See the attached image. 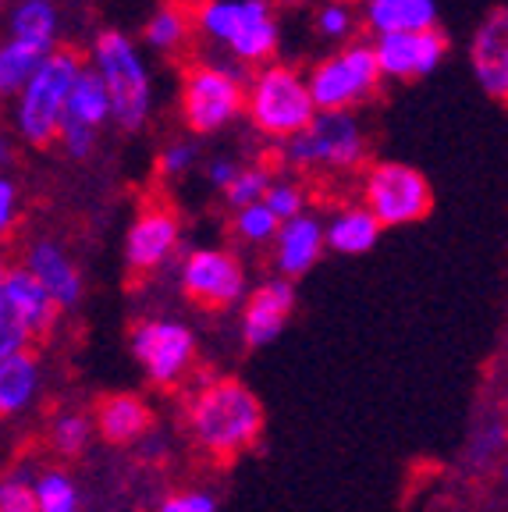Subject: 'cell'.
Returning <instances> with one entry per match:
<instances>
[{"instance_id": "cell-22", "label": "cell", "mask_w": 508, "mask_h": 512, "mask_svg": "<svg viewBox=\"0 0 508 512\" xmlns=\"http://www.w3.org/2000/svg\"><path fill=\"white\" fill-rule=\"evenodd\" d=\"M381 232L384 224L363 203L359 207H342L327 217V249L342 256H363L377 246Z\"/></svg>"}, {"instance_id": "cell-16", "label": "cell", "mask_w": 508, "mask_h": 512, "mask_svg": "<svg viewBox=\"0 0 508 512\" xmlns=\"http://www.w3.org/2000/svg\"><path fill=\"white\" fill-rule=\"evenodd\" d=\"M469 72L491 100L508 104V4L480 18L469 40Z\"/></svg>"}, {"instance_id": "cell-11", "label": "cell", "mask_w": 508, "mask_h": 512, "mask_svg": "<svg viewBox=\"0 0 508 512\" xmlns=\"http://www.w3.org/2000/svg\"><path fill=\"white\" fill-rule=\"evenodd\" d=\"M178 285L185 299L203 310H231L246 303V267L235 253L221 246L192 249L178 267Z\"/></svg>"}, {"instance_id": "cell-37", "label": "cell", "mask_w": 508, "mask_h": 512, "mask_svg": "<svg viewBox=\"0 0 508 512\" xmlns=\"http://www.w3.org/2000/svg\"><path fill=\"white\" fill-rule=\"evenodd\" d=\"M15 217H18V189L8 175L0 178V232L8 235L15 228Z\"/></svg>"}, {"instance_id": "cell-34", "label": "cell", "mask_w": 508, "mask_h": 512, "mask_svg": "<svg viewBox=\"0 0 508 512\" xmlns=\"http://www.w3.org/2000/svg\"><path fill=\"white\" fill-rule=\"evenodd\" d=\"M0 512H40V498H36V480L29 473H8L0 484Z\"/></svg>"}, {"instance_id": "cell-19", "label": "cell", "mask_w": 508, "mask_h": 512, "mask_svg": "<svg viewBox=\"0 0 508 512\" xmlns=\"http://www.w3.org/2000/svg\"><path fill=\"white\" fill-rule=\"evenodd\" d=\"M22 264L29 267V274L47 288L54 303L61 310H75L82 299V274L72 264V256L64 253L54 239H36L25 246Z\"/></svg>"}, {"instance_id": "cell-5", "label": "cell", "mask_w": 508, "mask_h": 512, "mask_svg": "<svg viewBox=\"0 0 508 512\" xmlns=\"http://www.w3.org/2000/svg\"><path fill=\"white\" fill-rule=\"evenodd\" d=\"M82 72H86V61L75 50L61 47L15 96V132L25 146L43 150V146L57 143L68 100H72Z\"/></svg>"}, {"instance_id": "cell-33", "label": "cell", "mask_w": 508, "mask_h": 512, "mask_svg": "<svg viewBox=\"0 0 508 512\" xmlns=\"http://www.w3.org/2000/svg\"><path fill=\"white\" fill-rule=\"evenodd\" d=\"M199 164V139H171L157 153V175L160 178H182Z\"/></svg>"}, {"instance_id": "cell-39", "label": "cell", "mask_w": 508, "mask_h": 512, "mask_svg": "<svg viewBox=\"0 0 508 512\" xmlns=\"http://www.w3.org/2000/svg\"><path fill=\"white\" fill-rule=\"evenodd\" d=\"M160 4H182V8H189V4H203V0H160Z\"/></svg>"}, {"instance_id": "cell-41", "label": "cell", "mask_w": 508, "mask_h": 512, "mask_svg": "<svg viewBox=\"0 0 508 512\" xmlns=\"http://www.w3.org/2000/svg\"><path fill=\"white\" fill-rule=\"evenodd\" d=\"M285 4H310V0H285ZM320 4H324V0H320Z\"/></svg>"}, {"instance_id": "cell-31", "label": "cell", "mask_w": 508, "mask_h": 512, "mask_svg": "<svg viewBox=\"0 0 508 512\" xmlns=\"http://www.w3.org/2000/svg\"><path fill=\"white\" fill-rule=\"evenodd\" d=\"M505 448H508V424H501V420H480L473 438H469L466 459H469V466L487 470Z\"/></svg>"}, {"instance_id": "cell-26", "label": "cell", "mask_w": 508, "mask_h": 512, "mask_svg": "<svg viewBox=\"0 0 508 512\" xmlns=\"http://www.w3.org/2000/svg\"><path fill=\"white\" fill-rule=\"evenodd\" d=\"M196 15L182 4H157L143 22V43L157 54H178L189 43Z\"/></svg>"}, {"instance_id": "cell-12", "label": "cell", "mask_w": 508, "mask_h": 512, "mask_svg": "<svg viewBox=\"0 0 508 512\" xmlns=\"http://www.w3.org/2000/svg\"><path fill=\"white\" fill-rule=\"evenodd\" d=\"M114 121L111 93H107V82L100 79L93 64H86L82 79L75 82V93L68 100V114H64L61 136L57 143L64 146V153L72 160H86L96 150V139H100V128Z\"/></svg>"}, {"instance_id": "cell-13", "label": "cell", "mask_w": 508, "mask_h": 512, "mask_svg": "<svg viewBox=\"0 0 508 512\" xmlns=\"http://www.w3.org/2000/svg\"><path fill=\"white\" fill-rule=\"evenodd\" d=\"M448 36L441 29H423V32H391V36H374L377 61H381L384 79L409 82V79H427L441 68L448 57Z\"/></svg>"}, {"instance_id": "cell-15", "label": "cell", "mask_w": 508, "mask_h": 512, "mask_svg": "<svg viewBox=\"0 0 508 512\" xmlns=\"http://www.w3.org/2000/svg\"><path fill=\"white\" fill-rule=\"evenodd\" d=\"M182 246V221L171 207H146L125 235V264L135 274L164 267Z\"/></svg>"}, {"instance_id": "cell-24", "label": "cell", "mask_w": 508, "mask_h": 512, "mask_svg": "<svg viewBox=\"0 0 508 512\" xmlns=\"http://www.w3.org/2000/svg\"><path fill=\"white\" fill-rule=\"evenodd\" d=\"M57 32H61V15H57L54 0H15L8 18V36L40 43L47 50H61L57 47Z\"/></svg>"}, {"instance_id": "cell-30", "label": "cell", "mask_w": 508, "mask_h": 512, "mask_svg": "<svg viewBox=\"0 0 508 512\" xmlns=\"http://www.w3.org/2000/svg\"><path fill=\"white\" fill-rule=\"evenodd\" d=\"M93 431H96V424L86 413H61L54 424H50V445H54V452H61V456H79V452H86Z\"/></svg>"}, {"instance_id": "cell-32", "label": "cell", "mask_w": 508, "mask_h": 512, "mask_svg": "<svg viewBox=\"0 0 508 512\" xmlns=\"http://www.w3.org/2000/svg\"><path fill=\"white\" fill-rule=\"evenodd\" d=\"M313 25H317L320 40L345 43V40H352V32H356V11H352V4H345V0H324L317 8Z\"/></svg>"}, {"instance_id": "cell-18", "label": "cell", "mask_w": 508, "mask_h": 512, "mask_svg": "<svg viewBox=\"0 0 508 512\" xmlns=\"http://www.w3.org/2000/svg\"><path fill=\"white\" fill-rule=\"evenodd\" d=\"M327 253V221H320L317 214L295 217V221L281 224L278 239H274V267L278 278H306L313 267L320 264V256Z\"/></svg>"}, {"instance_id": "cell-7", "label": "cell", "mask_w": 508, "mask_h": 512, "mask_svg": "<svg viewBox=\"0 0 508 512\" xmlns=\"http://www.w3.org/2000/svg\"><path fill=\"white\" fill-rule=\"evenodd\" d=\"M306 79H310V93L317 111L334 114L366 104L381 89L384 72H381V61H377L374 43L352 40L334 50V54L320 57Z\"/></svg>"}, {"instance_id": "cell-20", "label": "cell", "mask_w": 508, "mask_h": 512, "mask_svg": "<svg viewBox=\"0 0 508 512\" xmlns=\"http://www.w3.org/2000/svg\"><path fill=\"white\" fill-rule=\"evenodd\" d=\"M93 424H96V434L104 441H111V445H132V441H139L150 431L153 416H150V406H146L139 395L118 392L96 402Z\"/></svg>"}, {"instance_id": "cell-29", "label": "cell", "mask_w": 508, "mask_h": 512, "mask_svg": "<svg viewBox=\"0 0 508 512\" xmlns=\"http://www.w3.org/2000/svg\"><path fill=\"white\" fill-rule=\"evenodd\" d=\"M270 185H274V175L260 164H242V171L235 175V182L224 189V203L231 210H246L253 203H263L267 200Z\"/></svg>"}, {"instance_id": "cell-27", "label": "cell", "mask_w": 508, "mask_h": 512, "mask_svg": "<svg viewBox=\"0 0 508 512\" xmlns=\"http://www.w3.org/2000/svg\"><path fill=\"white\" fill-rule=\"evenodd\" d=\"M36 498H40V512H79L82 505L75 480L64 470L36 473Z\"/></svg>"}, {"instance_id": "cell-2", "label": "cell", "mask_w": 508, "mask_h": 512, "mask_svg": "<svg viewBox=\"0 0 508 512\" xmlns=\"http://www.w3.org/2000/svg\"><path fill=\"white\" fill-rule=\"evenodd\" d=\"M93 68L107 82L114 107V128L121 132H139L153 114V72L146 64L139 43L125 29H104L93 40Z\"/></svg>"}, {"instance_id": "cell-38", "label": "cell", "mask_w": 508, "mask_h": 512, "mask_svg": "<svg viewBox=\"0 0 508 512\" xmlns=\"http://www.w3.org/2000/svg\"><path fill=\"white\" fill-rule=\"evenodd\" d=\"M242 171V164L239 160H231V157H214L207 164V182L214 185V189H228L231 182H235V175Z\"/></svg>"}, {"instance_id": "cell-3", "label": "cell", "mask_w": 508, "mask_h": 512, "mask_svg": "<svg viewBox=\"0 0 508 512\" xmlns=\"http://www.w3.org/2000/svg\"><path fill=\"white\" fill-rule=\"evenodd\" d=\"M249 125L267 139L288 143L299 132L313 125L317 104H313L310 79L292 64L270 61L249 75V100H246Z\"/></svg>"}, {"instance_id": "cell-6", "label": "cell", "mask_w": 508, "mask_h": 512, "mask_svg": "<svg viewBox=\"0 0 508 512\" xmlns=\"http://www.w3.org/2000/svg\"><path fill=\"white\" fill-rule=\"evenodd\" d=\"M249 100V75L235 64L221 61H196L185 68L182 89H178V107L182 121L192 136H214L224 132L231 121L246 114Z\"/></svg>"}, {"instance_id": "cell-4", "label": "cell", "mask_w": 508, "mask_h": 512, "mask_svg": "<svg viewBox=\"0 0 508 512\" xmlns=\"http://www.w3.org/2000/svg\"><path fill=\"white\" fill-rule=\"evenodd\" d=\"M196 29L210 43L228 47L231 61L263 68L278 54L281 29L270 0H203L196 8Z\"/></svg>"}, {"instance_id": "cell-25", "label": "cell", "mask_w": 508, "mask_h": 512, "mask_svg": "<svg viewBox=\"0 0 508 512\" xmlns=\"http://www.w3.org/2000/svg\"><path fill=\"white\" fill-rule=\"evenodd\" d=\"M54 54L57 50H47V47H40V43H25V40L8 36L4 47H0V93L18 96L29 86L32 75L40 72Z\"/></svg>"}, {"instance_id": "cell-9", "label": "cell", "mask_w": 508, "mask_h": 512, "mask_svg": "<svg viewBox=\"0 0 508 512\" xmlns=\"http://www.w3.org/2000/svg\"><path fill=\"white\" fill-rule=\"evenodd\" d=\"M434 189L427 175L405 160H377L363 175V207L384 228H405L430 214Z\"/></svg>"}, {"instance_id": "cell-1", "label": "cell", "mask_w": 508, "mask_h": 512, "mask_svg": "<svg viewBox=\"0 0 508 512\" xmlns=\"http://www.w3.org/2000/svg\"><path fill=\"white\" fill-rule=\"evenodd\" d=\"M189 434L217 459L242 456L263 434L260 399L235 377L207 381L189 402Z\"/></svg>"}, {"instance_id": "cell-28", "label": "cell", "mask_w": 508, "mask_h": 512, "mask_svg": "<svg viewBox=\"0 0 508 512\" xmlns=\"http://www.w3.org/2000/svg\"><path fill=\"white\" fill-rule=\"evenodd\" d=\"M281 224L285 221H281L267 203H253V207H246V210H235L231 228H235V235H239L242 242H249V246H267V242L274 246Z\"/></svg>"}, {"instance_id": "cell-35", "label": "cell", "mask_w": 508, "mask_h": 512, "mask_svg": "<svg viewBox=\"0 0 508 512\" xmlns=\"http://www.w3.org/2000/svg\"><path fill=\"white\" fill-rule=\"evenodd\" d=\"M263 203H267L281 221H295V217L306 214V192H302V185H295L292 178H274V185H270Z\"/></svg>"}, {"instance_id": "cell-42", "label": "cell", "mask_w": 508, "mask_h": 512, "mask_svg": "<svg viewBox=\"0 0 508 512\" xmlns=\"http://www.w3.org/2000/svg\"><path fill=\"white\" fill-rule=\"evenodd\" d=\"M505 420H508V392H505Z\"/></svg>"}, {"instance_id": "cell-10", "label": "cell", "mask_w": 508, "mask_h": 512, "mask_svg": "<svg viewBox=\"0 0 508 512\" xmlns=\"http://www.w3.org/2000/svg\"><path fill=\"white\" fill-rule=\"evenodd\" d=\"M128 349H132L135 363L143 367L146 381L171 388L192 370L196 335H192L189 324L175 317H146L128 335Z\"/></svg>"}, {"instance_id": "cell-14", "label": "cell", "mask_w": 508, "mask_h": 512, "mask_svg": "<svg viewBox=\"0 0 508 512\" xmlns=\"http://www.w3.org/2000/svg\"><path fill=\"white\" fill-rule=\"evenodd\" d=\"M57 313H61V306L54 303V296L40 281L32 278L29 267H4V274H0V324H15V328L29 331L32 338H43L54 331Z\"/></svg>"}, {"instance_id": "cell-36", "label": "cell", "mask_w": 508, "mask_h": 512, "mask_svg": "<svg viewBox=\"0 0 508 512\" xmlns=\"http://www.w3.org/2000/svg\"><path fill=\"white\" fill-rule=\"evenodd\" d=\"M157 512H221L217 495L203 488H189V491H175L157 505Z\"/></svg>"}, {"instance_id": "cell-40", "label": "cell", "mask_w": 508, "mask_h": 512, "mask_svg": "<svg viewBox=\"0 0 508 512\" xmlns=\"http://www.w3.org/2000/svg\"><path fill=\"white\" fill-rule=\"evenodd\" d=\"M501 477L508 480V459H505V463H501Z\"/></svg>"}, {"instance_id": "cell-23", "label": "cell", "mask_w": 508, "mask_h": 512, "mask_svg": "<svg viewBox=\"0 0 508 512\" xmlns=\"http://www.w3.org/2000/svg\"><path fill=\"white\" fill-rule=\"evenodd\" d=\"M40 392V363L32 352H18L0 360V413L18 416L32 406Z\"/></svg>"}, {"instance_id": "cell-8", "label": "cell", "mask_w": 508, "mask_h": 512, "mask_svg": "<svg viewBox=\"0 0 508 512\" xmlns=\"http://www.w3.org/2000/svg\"><path fill=\"white\" fill-rule=\"evenodd\" d=\"M281 157L299 171H356L366 160V132L352 111L317 114L306 132L281 143Z\"/></svg>"}, {"instance_id": "cell-17", "label": "cell", "mask_w": 508, "mask_h": 512, "mask_svg": "<svg viewBox=\"0 0 508 512\" xmlns=\"http://www.w3.org/2000/svg\"><path fill=\"white\" fill-rule=\"evenodd\" d=\"M295 303L299 299H295V285L288 278H270L256 285L242 303V342L249 349H267L270 342H278L292 320Z\"/></svg>"}, {"instance_id": "cell-21", "label": "cell", "mask_w": 508, "mask_h": 512, "mask_svg": "<svg viewBox=\"0 0 508 512\" xmlns=\"http://www.w3.org/2000/svg\"><path fill=\"white\" fill-rule=\"evenodd\" d=\"M363 22L374 36L437 29V0H363Z\"/></svg>"}]
</instances>
